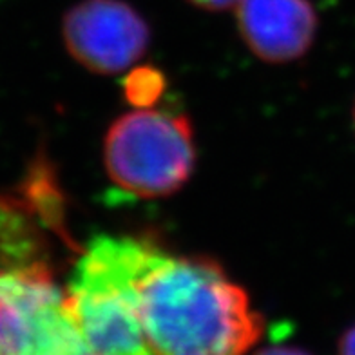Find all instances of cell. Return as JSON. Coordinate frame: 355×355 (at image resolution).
I'll return each instance as SVG.
<instances>
[{
	"label": "cell",
	"instance_id": "cell-7",
	"mask_svg": "<svg viewBox=\"0 0 355 355\" xmlns=\"http://www.w3.org/2000/svg\"><path fill=\"white\" fill-rule=\"evenodd\" d=\"M37 216L26 198L0 194V270L49 266L46 239L35 223Z\"/></svg>",
	"mask_w": 355,
	"mask_h": 355
},
{
	"label": "cell",
	"instance_id": "cell-10",
	"mask_svg": "<svg viewBox=\"0 0 355 355\" xmlns=\"http://www.w3.org/2000/svg\"><path fill=\"white\" fill-rule=\"evenodd\" d=\"M354 125H355V105H354Z\"/></svg>",
	"mask_w": 355,
	"mask_h": 355
},
{
	"label": "cell",
	"instance_id": "cell-8",
	"mask_svg": "<svg viewBox=\"0 0 355 355\" xmlns=\"http://www.w3.org/2000/svg\"><path fill=\"white\" fill-rule=\"evenodd\" d=\"M192 6L205 11H225L236 8L239 0H189Z\"/></svg>",
	"mask_w": 355,
	"mask_h": 355
},
{
	"label": "cell",
	"instance_id": "cell-6",
	"mask_svg": "<svg viewBox=\"0 0 355 355\" xmlns=\"http://www.w3.org/2000/svg\"><path fill=\"white\" fill-rule=\"evenodd\" d=\"M236 19L248 49L270 64L303 56L318 29V15L309 0H239Z\"/></svg>",
	"mask_w": 355,
	"mask_h": 355
},
{
	"label": "cell",
	"instance_id": "cell-4",
	"mask_svg": "<svg viewBox=\"0 0 355 355\" xmlns=\"http://www.w3.org/2000/svg\"><path fill=\"white\" fill-rule=\"evenodd\" d=\"M0 355H89L51 266L0 270Z\"/></svg>",
	"mask_w": 355,
	"mask_h": 355
},
{
	"label": "cell",
	"instance_id": "cell-1",
	"mask_svg": "<svg viewBox=\"0 0 355 355\" xmlns=\"http://www.w3.org/2000/svg\"><path fill=\"white\" fill-rule=\"evenodd\" d=\"M138 303L156 355H247L263 332L247 292L203 257L159 250L138 281Z\"/></svg>",
	"mask_w": 355,
	"mask_h": 355
},
{
	"label": "cell",
	"instance_id": "cell-9",
	"mask_svg": "<svg viewBox=\"0 0 355 355\" xmlns=\"http://www.w3.org/2000/svg\"><path fill=\"white\" fill-rule=\"evenodd\" d=\"M256 355H310L301 348H294V346H270L265 350L257 352Z\"/></svg>",
	"mask_w": 355,
	"mask_h": 355
},
{
	"label": "cell",
	"instance_id": "cell-2",
	"mask_svg": "<svg viewBox=\"0 0 355 355\" xmlns=\"http://www.w3.org/2000/svg\"><path fill=\"white\" fill-rule=\"evenodd\" d=\"M159 248L149 239L98 236L76 261L67 303L89 355H156L138 303V281Z\"/></svg>",
	"mask_w": 355,
	"mask_h": 355
},
{
	"label": "cell",
	"instance_id": "cell-3",
	"mask_svg": "<svg viewBox=\"0 0 355 355\" xmlns=\"http://www.w3.org/2000/svg\"><path fill=\"white\" fill-rule=\"evenodd\" d=\"M107 176L135 198H165L189 182L196 162L191 122L183 114L138 109L120 116L105 136Z\"/></svg>",
	"mask_w": 355,
	"mask_h": 355
},
{
	"label": "cell",
	"instance_id": "cell-5",
	"mask_svg": "<svg viewBox=\"0 0 355 355\" xmlns=\"http://www.w3.org/2000/svg\"><path fill=\"white\" fill-rule=\"evenodd\" d=\"M62 35L69 55L98 75L132 67L150 42L147 22L122 0H82L64 17Z\"/></svg>",
	"mask_w": 355,
	"mask_h": 355
}]
</instances>
